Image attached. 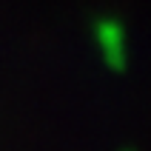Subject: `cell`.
<instances>
[{"label":"cell","instance_id":"cell-1","mask_svg":"<svg viewBox=\"0 0 151 151\" xmlns=\"http://www.w3.org/2000/svg\"><path fill=\"white\" fill-rule=\"evenodd\" d=\"M97 43H100V51L106 63H109L114 71L126 66V37H123V29L111 20H103L97 23Z\"/></svg>","mask_w":151,"mask_h":151}]
</instances>
